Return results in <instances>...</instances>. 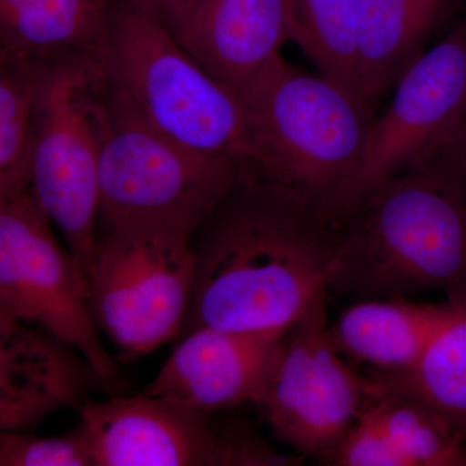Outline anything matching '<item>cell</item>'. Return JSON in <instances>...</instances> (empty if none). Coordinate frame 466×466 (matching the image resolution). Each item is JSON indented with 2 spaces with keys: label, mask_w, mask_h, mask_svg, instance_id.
I'll list each match as a JSON object with an SVG mask.
<instances>
[{
  "label": "cell",
  "mask_w": 466,
  "mask_h": 466,
  "mask_svg": "<svg viewBox=\"0 0 466 466\" xmlns=\"http://www.w3.org/2000/svg\"><path fill=\"white\" fill-rule=\"evenodd\" d=\"M376 403L403 466H466V441L421 401L381 391Z\"/></svg>",
  "instance_id": "44dd1931"
},
{
  "label": "cell",
  "mask_w": 466,
  "mask_h": 466,
  "mask_svg": "<svg viewBox=\"0 0 466 466\" xmlns=\"http://www.w3.org/2000/svg\"><path fill=\"white\" fill-rule=\"evenodd\" d=\"M0 317L42 328L78 350L116 385L118 364L92 315L88 284L32 189L0 200Z\"/></svg>",
  "instance_id": "ba28073f"
},
{
  "label": "cell",
  "mask_w": 466,
  "mask_h": 466,
  "mask_svg": "<svg viewBox=\"0 0 466 466\" xmlns=\"http://www.w3.org/2000/svg\"><path fill=\"white\" fill-rule=\"evenodd\" d=\"M373 377L379 380L381 391L421 401L466 441V303L412 370L397 376Z\"/></svg>",
  "instance_id": "ac0fdd59"
},
{
  "label": "cell",
  "mask_w": 466,
  "mask_h": 466,
  "mask_svg": "<svg viewBox=\"0 0 466 466\" xmlns=\"http://www.w3.org/2000/svg\"><path fill=\"white\" fill-rule=\"evenodd\" d=\"M377 400V398H376ZM376 400L368 404L342 441L320 459L325 465L403 466L397 447L386 431Z\"/></svg>",
  "instance_id": "603a6c76"
},
{
  "label": "cell",
  "mask_w": 466,
  "mask_h": 466,
  "mask_svg": "<svg viewBox=\"0 0 466 466\" xmlns=\"http://www.w3.org/2000/svg\"><path fill=\"white\" fill-rule=\"evenodd\" d=\"M135 2L155 14L170 29H173L195 7L198 0H135Z\"/></svg>",
  "instance_id": "cb8c5ba5"
},
{
  "label": "cell",
  "mask_w": 466,
  "mask_h": 466,
  "mask_svg": "<svg viewBox=\"0 0 466 466\" xmlns=\"http://www.w3.org/2000/svg\"><path fill=\"white\" fill-rule=\"evenodd\" d=\"M96 75L90 64L52 67L36 101L30 189L81 267L88 284L99 236Z\"/></svg>",
  "instance_id": "9c48e42d"
},
{
  "label": "cell",
  "mask_w": 466,
  "mask_h": 466,
  "mask_svg": "<svg viewBox=\"0 0 466 466\" xmlns=\"http://www.w3.org/2000/svg\"><path fill=\"white\" fill-rule=\"evenodd\" d=\"M466 118V18L417 58L376 116L357 173L333 208L339 222L377 186L456 143Z\"/></svg>",
  "instance_id": "30bf717a"
},
{
  "label": "cell",
  "mask_w": 466,
  "mask_h": 466,
  "mask_svg": "<svg viewBox=\"0 0 466 466\" xmlns=\"http://www.w3.org/2000/svg\"><path fill=\"white\" fill-rule=\"evenodd\" d=\"M94 116L99 229L156 223L196 231L244 170L240 159L202 155L161 133L97 76Z\"/></svg>",
  "instance_id": "5b68a950"
},
{
  "label": "cell",
  "mask_w": 466,
  "mask_h": 466,
  "mask_svg": "<svg viewBox=\"0 0 466 466\" xmlns=\"http://www.w3.org/2000/svg\"><path fill=\"white\" fill-rule=\"evenodd\" d=\"M195 232L156 223L99 229L88 297L100 333L122 359L179 339L195 287Z\"/></svg>",
  "instance_id": "8992f818"
},
{
  "label": "cell",
  "mask_w": 466,
  "mask_h": 466,
  "mask_svg": "<svg viewBox=\"0 0 466 466\" xmlns=\"http://www.w3.org/2000/svg\"><path fill=\"white\" fill-rule=\"evenodd\" d=\"M456 144H459L460 147L466 150V118L461 128H460L458 137H456Z\"/></svg>",
  "instance_id": "d4e9b609"
},
{
  "label": "cell",
  "mask_w": 466,
  "mask_h": 466,
  "mask_svg": "<svg viewBox=\"0 0 466 466\" xmlns=\"http://www.w3.org/2000/svg\"><path fill=\"white\" fill-rule=\"evenodd\" d=\"M47 70L0 63V200L30 189L36 101Z\"/></svg>",
  "instance_id": "ffe728a7"
},
{
  "label": "cell",
  "mask_w": 466,
  "mask_h": 466,
  "mask_svg": "<svg viewBox=\"0 0 466 466\" xmlns=\"http://www.w3.org/2000/svg\"><path fill=\"white\" fill-rule=\"evenodd\" d=\"M245 165L333 208L357 173L376 116L357 92L290 66L283 56L241 95Z\"/></svg>",
  "instance_id": "3957f363"
},
{
  "label": "cell",
  "mask_w": 466,
  "mask_h": 466,
  "mask_svg": "<svg viewBox=\"0 0 466 466\" xmlns=\"http://www.w3.org/2000/svg\"><path fill=\"white\" fill-rule=\"evenodd\" d=\"M116 0H0V63L90 64Z\"/></svg>",
  "instance_id": "2e32d148"
},
{
  "label": "cell",
  "mask_w": 466,
  "mask_h": 466,
  "mask_svg": "<svg viewBox=\"0 0 466 466\" xmlns=\"http://www.w3.org/2000/svg\"><path fill=\"white\" fill-rule=\"evenodd\" d=\"M460 0H357L359 86L372 106L425 54Z\"/></svg>",
  "instance_id": "e0dca14e"
},
{
  "label": "cell",
  "mask_w": 466,
  "mask_h": 466,
  "mask_svg": "<svg viewBox=\"0 0 466 466\" xmlns=\"http://www.w3.org/2000/svg\"><path fill=\"white\" fill-rule=\"evenodd\" d=\"M0 466H95L90 441L81 424L55 437L0 433Z\"/></svg>",
  "instance_id": "7402d4cb"
},
{
  "label": "cell",
  "mask_w": 466,
  "mask_h": 466,
  "mask_svg": "<svg viewBox=\"0 0 466 466\" xmlns=\"http://www.w3.org/2000/svg\"><path fill=\"white\" fill-rule=\"evenodd\" d=\"M287 15L290 41L319 75L360 95L357 0H287Z\"/></svg>",
  "instance_id": "d6986e66"
},
{
  "label": "cell",
  "mask_w": 466,
  "mask_h": 466,
  "mask_svg": "<svg viewBox=\"0 0 466 466\" xmlns=\"http://www.w3.org/2000/svg\"><path fill=\"white\" fill-rule=\"evenodd\" d=\"M95 466H272L279 452L245 425L143 392L78 410Z\"/></svg>",
  "instance_id": "8fae6325"
},
{
  "label": "cell",
  "mask_w": 466,
  "mask_h": 466,
  "mask_svg": "<svg viewBox=\"0 0 466 466\" xmlns=\"http://www.w3.org/2000/svg\"><path fill=\"white\" fill-rule=\"evenodd\" d=\"M462 303L415 302L410 299L354 300L329 325L337 350L370 375L397 376L421 360Z\"/></svg>",
  "instance_id": "9a60e30c"
},
{
  "label": "cell",
  "mask_w": 466,
  "mask_h": 466,
  "mask_svg": "<svg viewBox=\"0 0 466 466\" xmlns=\"http://www.w3.org/2000/svg\"><path fill=\"white\" fill-rule=\"evenodd\" d=\"M110 389L69 343L35 325L0 317V429L33 433L63 410L78 412Z\"/></svg>",
  "instance_id": "7c38bea8"
},
{
  "label": "cell",
  "mask_w": 466,
  "mask_h": 466,
  "mask_svg": "<svg viewBox=\"0 0 466 466\" xmlns=\"http://www.w3.org/2000/svg\"><path fill=\"white\" fill-rule=\"evenodd\" d=\"M171 32L214 78L241 96L290 41L287 0H198Z\"/></svg>",
  "instance_id": "5bb4252c"
},
{
  "label": "cell",
  "mask_w": 466,
  "mask_h": 466,
  "mask_svg": "<svg viewBox=\"0 0 466 466\" xmlns=\"http://www.w3.org/2000/svg\"><path fill=\"white\" fill-rule=\"evenodd\" d=\"M339 236L327 208L245 165L193 235L195 287L179 339L198 328L285 332L329 294Z\"/></svg>",
  "instance_id": "6da1fadb"
},
{
  "label": "cell",
  "mask_w": 466,
  "mask_h": 466,
  "mask_svg": "<svg viewBox=\"0 0 466 466\" xmlns=\"http://www.w3.org/2000/svg\"><path fill=\"white\" fill-rule=\"evenodd\" d=\"M328 291L350 300L441 291L466 303V150L451 143L343 218Z\"/></svg>",
  "instance_id": "7a4b0ae2"
},
{
  "label": "cell",
  "mask_w": 466,
  "mask_h": 466,
  "mask_svg": "<svg viewBox=\"0 0 466 466\" xmlns=\"http://www.w3.org/2000/svg\"><path fill=\"white\" fill-rule=\"evenodd\" d=\"M90 66L171 139L202 155L245 162L241 97L214 78L170 27L139 3L116 0Z\"/></svg>",
  "instance_id": "277c9868"
},
{
  "label": "cell",
  "mask_w": 466,
  "mask_h": 466,
  "mask_svg": "<svg viewBox=\"0 0 466 466\" xmlns=\"http://www.w3.org/2000/svg\"><path fill=\"white\" fill-rule=\"evenodd\" d=\"M284 333L198 328L180 337L144 392L208 415L256 404Z\"/></svg>",
  "instance_id": "4fadbf2b"
},
{
  "label": "cell",
  "mask_w": 466,
  "mask_h": 466,
  "mask_svg": "<svg viewBox=\"0 0 466 466\" xmlns=\"http://www.w3.org/2000/svg\"><path fill=\"white\" fill-rule=\"evenodd\" d=\"M321 297L288 328L257 406L291 452L320 460L342 441L368 404L381 394L332 341Z\"/></svg>",
  "instance_id": "52a82bcc"
}]
</instances>
